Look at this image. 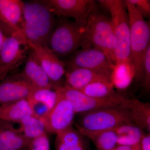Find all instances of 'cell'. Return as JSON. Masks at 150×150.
<instances>
[{"label":"cell","instance_id":"4dcf8cb0","mask_svg":"<svg viewBox=\"0 0 150 150\" xmlns=\"http://www.w3.org/2000/svg\"><path fill=\"white\" fill-rule=\"evenodd\" d=\"M141 150H150V134L144 135L140 143Z\"/></svg>","mask_w":150,"mask_h":150},{"label":"cell","instance_id":"7402d4cb","mask_svg":"<svg viewBox=\"0 0 150 150\" xmlns=\"http://www.w3.org/2000/svg\"><path fill=\"white\" fill-rule=\"evenodd\" d=\"M81 136L71 126L57 134L56 150H84Z\"/></svg>","mask_w":150,"mask_h":150},{"label":"cell","instance_id":"d6986e66","mask_svg":"<svg viewBox=\"0 0 150 150\" xmlns=\"http://www.w3.org/2000/svg\"><path fill=\"white\" fill-rule=\"evenodd\" d=\"M30 115H34L27 99L0 105V119L3 121L19 123L25 117Z\"/></svg>","mask_w":150,"mask_h":150},{"label":"cell","instance_id":"8992f818","mask_svg":"<svg viewBox=\"0 0 150 150\" xmlns=\"http://www.w3.org/2000/svg\"><path fill=\"white\" fill-rule=\"evenodd\" d=\"M78 128L88 131L113 130L118 126L133 123L128 107L106 108L83 113Z\"/></svg>","mask_w":150,"mask_h":150},{"label":"cell","instance_id":"d6a6232c","mask_svg":"<svg viewBox=\"0 0 150 150\" xmlns=\"http://www.w3.org/2000/svg\"><path fill=\"white\" fill-rule=\"evenodd\" d=\"M6 38V37L4 35L2 30L0 27V53H1V49L3 43H4V40H5Z\"/></svg>","mask_w":150,"mask_h":150},{"label":"cell","instance_id":"ba28073f","mask_svg":"<svg viewBox=\"0 0 150 150\" xmlns=\"http://www.w3.org/2000/svg\"><path fill=\"white\" fill-rule=\"evenodd\" d=\"M65 64L68 67L88 69L110 78L115 67L112 59L106 53L89 46L76 51Z\"/></svg>","mask_w":150,"mask_h":150},{"label":"cell","instance_id":"8fae6325","mask_svg":"<svg viewBox=\"0 0 150 150\" xmlns=\"http://www.w3.org/2000/svg\"><path fill=\"white\" fill-rule=\"evenodd\" d=\"M35 90L22 72L8 74L0 81V105L28 100Z\"/></svg>","mask_w":150,"mask_h":150},{"label":"cell","instance_id":"5b68a950","mask_svg":"<svg viewBox=\"0 0 150 150\" xmlns=\"http://www.w3.org/2000/svg\"><path fill=\"white\" fill-rule=\"evenodd\" d=\"M83 35L85 46L102 50L115 64V40L111 18L101 13L97 7L88 19Z\"/></svg>","mask_w":150,"mask_h":150},{"label":"cell","instance_id":"3957f363","mask_svg":"<svg viewBox=\"0 0 150 150\" xmlns=\"http://www.w3.org/2000/svg\"><path fill=\"white\" fill-rule=\"evenodd\" d=\"M98 1L109 11L111 15L115 40V64H130V28L125 1L100 0Z\"/></svg>","mask_w":150,"mask_h":150},{"label":"cell","instance_id":"ac0fdd59","mask_svg":"<svg viewBox=\"0 0 150 150\" xmlns=\"http://www.w3.org/2000/svg\"><path fill=\"white\" fill-rule=\"evenodd\" d=\"M57 98L55 90L40 89L35 90L28 100L34 115L42 118L54 107Z\"/></svg>","mask_w":150,"mask_h":150},{"label":"cell","instance_id":"9c48e42d","mask_svg":"<svg viewBox=\"0 0 150 150\" xmlns=\"http://www.w3.org/2000/svg\"><path fill=\"white\" fill-rule=\"evenodd\" d=\"M59 18H73L85 27L88 19L96 8L93 0H41Z\"/></svg>","mask_w":150,"mask_h":150},{"label":"cell","instance_id":"7a4b0ae2","mask_svg":"<svg viewBox=\"0 0 150 150\" xmlns=\"http://www.w3.org/2000/svg\"><path fill=\"white\" fill-rule=\"evenodd\" d=\"M130 28V62L138 80L143 79V60L150 45L149 21L145 20L128 0H125Z\"/></svg>","mask_w":150,"mask_h":150},{"label":"cell","instance_id":"52a82bcc","mask_svg":"<svg viewBox=\"0 0 150 150\" xmlns=\"http://www.w3.org/2000/svg\"><path fill=\"white\" fill-rule=\"evenodd\" d=\"M57 88L69 103L75 113H84L108 107H128L130 100L118 93L108 97L96 98L87 96L66 85Z\"/></svg>","mask_w":150,"mask_h":150},{"label":"cell","instance_id":"277c9868","mask_svg":"<svg viewBox=\"0 0 150 150\" xmlns=\"http://www.w3.org/2000/svg\"><path fill=\"white\" fill-rule=\"evenodd\" d=\"M84 27L67 18L56 19V25L48 42V48L59 59L72 55L86 46Z\"/></svg>","mask_w":150,"mask_h":150},{"label":"cell","instance_id":"2e32d148","mask_svg":"<svg viewBox=\"0 0 150 150\" xmlns=\"http://www.w3.org/2000/svg\"><path fill=\"white\" fill-rule=\"evenodd\" d=\"M66 85L79 90L97 81L111 82L110 78L92 70L79 67H68L66 71Z\"/></svg>","mask_w":150,"mask_h":150},{"label":"cell","instance_id":"83f0119b","mask_svg":"<svg viewBox=\"0 0 150 150\" xmlns=\"http://www.w3.org/2000/svg\"><path fill=\"white\" fill-rule=\"evenodd\" d=\"M136 10L144 18H149L150 1L149 0H128Z\"/></svg>","mask_w":150,"mask_h":150},{"label":"cell","instance_id":"7c38bea8","mask_svg":"<svg viewBox=\"0 0 150 150\" xmlns=\"http://www.w3.org/2000/svg\"><path fill=\"white\" fill-rule=\"evenodd\" d=\"M30 48L35 52L40 64L48 75L55 89L62 86L61 80L66 74L65 62L58 58L48 46L27 42Z\"/></svg>","mask_w":150,"mask_h":150},{"label":"cell","instance_id":"603a6c76","mask_svg":"<svg viewBox=\"0 0 150 150\" xmlns=\"http://www.w3.org/2000/svg\"><path fill=\"white\" fill-rule=\"evenodd\" d=\"M128 108L131 111L133 123L142 129L150 131V105L149 103L141 102L137 99L130 100Z\"/></svg>","mask_w":150,"mask_h":150},{"label":"cell","instance_id":"484cf974","mask_svg":"<svg viewBox=\"0 0 150 150\" xmlns=\"http://www.w3.org/2000/svg\"><path fill=\"white\" fill-rule=\"evenodd\" d=\"M78 91L87 96L96 98L108 97L118 93L111 82L108 81L95 82Z\"/></svg>","mask_w":150,"mask_h":150},{"label":"cell","instance_id":"f1b7e54d","mask_svg":"<svg viewBox=\"0 0 150 150\" xmlns=\"http://www.w3.org/2000/svg\"><path fill=\"white\" fill-rule=\"evenodd\" d=\"M29 150H51L50 143L46 133L32 141Z\"/></svg>","mask_w":150,"mask_h":150},{"label":"cell","instance_id":"cb8c5ba5","mask_svg":"<svg viewBox=\"0 0 150 150\" xmlns=\"http://www.w3.org/2000/svg\"><path fill=\"white\" fill-rule=\"evenodd\" d=\"M134 78V73L131 64L123 63L115 65L110 80L114 88L122 90L128 87Z\"/></svg>","mask_w":150,"mask_h":150},{"label":"cell","instance_id":"4fadbf2b","mask_svg":"<svg viewBox=\"0 0 150 150\" xmlns=\"http://www.w3.org/2000/svg\"><path fill=\"white\" fill-rule=\"evenodd\" d=\"M24 6L21 0H0V27L6 37L22 31Z\"/></svg>","mask_w":150,"mask_h":150},{"label":"cell","instance_id":"44dd1931","mask_svg":"<svg viewBox=\"0 0 150 150\" xmlns=\"http://www.w3.org/2000/svg\"><path fill=\"white\" fill-rule=\"evenodd\" d=\"M118 137L117 144L132 146L141 143L144 136L142 129L133 123H126L113 129Z\"/></svg>","mask_w":150,"mask_h":150},{"label":"cell","instance_id":"836d02e7","mask_svg":"<svg viewBox=\"0 0 150 150\" xmlns=\"http://www.w3.org/2000/svg\"><path fill=\"white\" fill-rule=\"evenodd\" d=\"M131 150H141L140 143L131 146Z\"/></svg>","mask_w":150,"mask_h":150},{"label":"cell","instance_id":"9a60e30c","mask_svg":"<svg viewBox=\"0 0 150 150\" xmlns=\"http://www.w3.org/2000/svg\"><path fill=\"white\" fill-rule=\"evenodd\" d=\"M25 60L24 69L22 72L33 86L36 89L55 90L54 85L40 64L35 52L31 49Z\"/></svg>","mask_w":150,"mask_h":150},{"label":"cell","instance_id":"f546056e","mask_svg":"<svg viewBox=\"0 0 150 150\" xmlns=\"http://www.w3.org/2000/svg\"><path fill=\"white\" fill-rule=\"evenodd\" d=\"M17 67V66L14 65H0V81L11 71H13Z\"/></svg>","mask_w":150,"mask_h":150},{"label":"cell","instance_id":"30bf717a","mask_svg":"<svg viewBox=\"0 0 150 150\" xmlns=\"http://www.w3.org/2000/svg\"><path fill=\"white\" fill-rule=\"evenodd\" d=\"M56 104L51 110L41 119L46 131L56 134L71 126L75 114L72 108L58 88Z\"/></svg>","mask_w":150,"mask_h":150},{"label":"cell","instance_id":"d4e9b609","mask_svg":"<svg viewBox=\"0 0 150 150\" xmlns=\"http://www.w3.org/2000/svg\"><path fill=\"white\" fill-rule=\"evenodd\" d=\"M19 129L25 137L30 141L46 133L45 124L41 118L34 115L26 116L19 122Z\"/></svg>","mask_w":150,"mask_h":150},{"label":"cell","instance_id":"4316f807","mask_svg":"<svg viewBox=\"0 0 150 150\" xmlns=\"http://www.w3.org/2000/svg\"><path fill=\"white\" fill-rule=\"evenodd\" d=\"M143 82L145 90L149 92L150 88V45L145 52L143 60Z\"/></svg>","mask_w":150,"mask_h":150},{"label":"cell","instance_id":"1f68e13d","mask_svg":"<svg viewBox=\"0 0 150 150\" xmlns=\"http://www.w3.org/2000/svg\"><path fill=\"white\" fill-rule=\"evenodd\" d=\"M131 146L118 145L109 150H131Z\"/></svg>","mask_w":150,"mask_h":150},{"label":"cell","instance_id":"5bb4252c","mask_svg":"<svg viewBox=\"0 0 150 150\" xmlns=\"http://www.w3.org/2000/svg\"><path fill=\"white\" fill-rule=\"evenodd\" d=\"M30 48L22 31L6 38L0 53V65L18 67L26 59Z\"/></svg>","mask_w":150,"mask_h":150},{"label":"cell","instance_id":"e0dca14e","mask_svg":"<svg viewBox=\"0 0 150 150\" xmlns=\"http://www.w3.org/2000/svg\"><path fill=\"white\" fill-rule=\"evenodd\" d=\"M31 142L10 122L0 119V150H22L29 148Z\"/></svg>","mask_w":150,"mask_h":150},{"label":"cell","instance_id":"6da1fadb","mask_svg":"<svg viewBox=\"0 0 150 150\" xmlns=\"http://www.w3.org/2000/svg\"><path fill=\"white\" fill-rule=\"evenodd\" d=\"M56 16L41 1L25 4L22 31L27 42L48 46Z\"/></svg>","mask_w":150,"mask_h":150},{"label":"cell","instance_id":"ffe728a7","mask_svg":"<svg viewBox=\"0 0 150 150\" xmlns=\"http://www.w3.org/2000/svg\"><path fill=\"white\" fill-rule=\"evenodd\" d=\"M78 131L92 141L98 149L109 150L117 144L118 137L113 130L88 131L78 128Z\"/></svg>","mask_w":150,"mask_h":150}]
</instances>
